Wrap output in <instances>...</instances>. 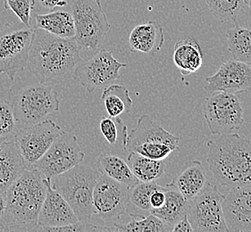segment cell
I'll return each mask as SVG.
<instances>
[{
	"label": "cell",
	"instance_id": "cell-1",
	"mask_svg": "<svg viewBox=\"0 0 251 232\" xmlns=\"http://www.w3.org/2000/svg\"><path fill=\"white\" fill-rule=\"evenodd\" d=\"M81 56L75 39H63L33 29L26 68L44 84H58L74 73Z\"/></svg>",
	"mask_w": 251,
	"mask_h": 232
},
{
	"label": "cell",
	"instance_id": "cell-2",
	"mask_svg": "<svg viewBox=\"0 0 251 232\" xmlns=\"http://www.w3.org/2000/svg\"><path fill=\"white\" fill-rule=\"evenodd\" d=\"M46 194V177L36 168L26 169L5 191L3 232H38V218Z\"/></svg>",
	"mask_w": 251,
	"mask_h": 232
},
{
	"label": "cell",
	"instance_id": "cell-3",
	"mask_svg": "<svg viewBox=\"0 0 251 232\" xmlns=\"http://www.w3.org/2000/svg\"><path fill=\"white\" fill-rule=\"evenodd\" d=\"M206 162L217 182L229 188L251 185V141L237 133L216 135L207 143Z\"/></svg>",
	"mask_w": 251,
	"mask_h": 232
},
{
	"label": "cell",
	"instance_id": "cell-4",
	"mask_svg": "<svg viewBox=\"0 0 251 232\" xmlns=\"http://www.w3.org/2000/svg\"><path fill=\"white\" fill-rule=\"evenodd\" d=\"M72 15L75 22V41L82 61L101 50L110 30L101 0H74Z\"/></svg>",
	"mask_w": 251,
	"mask_h": 232
},
{
	"label": "cell",
	"instance_id": "cell-5",
	"mask_svg": "<svg viewBox=\"0 0 251 232\" xmlns=\"http://www.w3.org/2000/svg\"><path fill=\"white\" fill-rule=\"evenodd\" d=\"M99 175V171L78 164L51 180L53 188L70 205L80 222H89L94 215L93 191Z\"/></svg>",
	"mask_w": 251,
	"mask_h": 232
},
{
	"label": "cell",
	"instance_id": "cell-6",
	"mask_svg": "<svg viewBox=\"0 0 251 232\" xmlns=\"http://www.w3.org/2000/svg\"><path fill=\"white\" fill-rule=\"evenodd\" d=\"M179 143V137L156 123L151 116L143 115L127 136L126 151L136 152L155 160H165L173 152L180 150Z\"/></svg>",
	"mask_w": 251,
	"mask_h": 232
},
{
	"label": "cell",
	"instance_id": "cell-7",
	"mask_svg": "<svg viewBox=\"0 0 251 232\" xmlns=\"http://www.w3.org/2000/svg\"><path fill=\"white\" fill-rule=\"evenodd\" d=\"M18 128L44 121L60 108V100L52 87L44 83L23 88L11 100Z\"/></svg>",
	"mask_w": 251,
	"mask_h": 232
},
{
	"label": "cell",
	"instance_id": "cell-8",
	"mask_svg": "<svg viewBox=\"0 0 251 232\" xmlns=\"http://www.w3.org/2000/svg\"><path fill=\"white\" fill-rule=\"evenodd\" d=\"M203 107L206 124L214 135L236 133L244 122V108L236 95L213 92Z\"/></svg>",
	"mask_w": 251,
	"mask_h": 232
},
{
	"label": "cell",
	"instance_id": "cell-9",
	"mask_svg": "<svg viewBox=\"0 0 251 232\" xmlns=\"http://www.w3.org/2000/svg\"><path fill=\"white\" fill-rule=\"evenodd\" d=\"M127 66L114 57L110 51L101 49L87 60L81 61L74 71V78L88 92L104 90L120 77V70Z\"/></svg>",
	"mask_w": 251,
	"mask_h": 232
},
{
	"label": "cell",
	"instance_id": "cell-10",
	"mask_svg": "<svg viewBox=\"0 0 251 232\" xmlns=\"http://www.w3.org/2000/svg\"><path fill=\"white\" fill-rule=\"evenodd\" d=\"M33 29L25 25L6 26L0 30V71L10 81L27 66Z\"/></svg>",
	"mask_w": 251,
	"mask_h": 232
},
{
	"label": "cell",
	"instance_id": "cell-11",
	"mask_svg": "<svg viewBox=\"0 0 251 232\" xmlns=\"http://www.w3.org/2000/svg\"><path fill=\"white\" fill-rule=\"evenodd\" d=\"M225 196L216 185L210 184L205 191L189 201L187 215L193 232H229L222 207Z\"/></svg>",
	"mask_w": 251,
	"mask_h": 232
},
{
	"label": "cell",
	"instance_id": "cell-12",
	"mask_svg": "<svg viewBox=\"0 0 251 232\" xmlns=\"http://www.w3.org/2000/svg\"><path fill=\"white\" fill-rule=\"evenodd\" d=\"M84 158L85 154L80 149L76 136L64 131L32 168L38 169L46 178L52 180L80 164Z\"/></svg>",
	"mask_w": 251,
	"mask_h": 232
},
{
	"label": "cell",
	"instance_id": "cell-13",
	"mask_svg": "<svg viewBox=\"0 0 251 232\" xmlns=\"http://www.w3.org/2000/svg\"><path fill=\"white\" fill-rule=\"evenodd\" d=\"M64 132L55 121L46 119L35 124L19 128L15 142L28 169L45 155L55 139Z\"/></svg>",
	"mask_w": 251,
	"mask_h": 232
},
{
	"label": "cell",
	"instance_id": "cell-14",
	"mask_svg": "<svg viewBox=\"0 0 251 232\" xmlns=\"http://www.w3.org/2000/svg\"><path fill=\"white\" fill-rule=\"evenodd\" d=\"M130 187L100 172L93 191L94 215L114 224L126 212Z\"/></svg>",
	"mask_w": 251,
	"mask_h": 232
},
{
	"label": "cell",
	"instance_id": "cell-15",
	"mask_svg": "<svg viewBox=\"0 0 251 232\" xmlns=\"http://www.w3.org/2000/svg\"><path fill=\"white\" fill-rule=\"evenodd\" d=\"M204 89L208 94L223 91L237 95L251 91V65L240 61H226L216 73L206 77Z\"/></svg>",
	"mask_w": 251,
	"mask_h": 232
},
{
	"label": "cell",
	"instance_id": "cell-16",
	"mask_svg": "<svg viewBox=\"0 0 251 232\" xmlns=\"http://www.w3.org/2000/svg\"><path fill=\"white\" fill-rule=\"evenodd\" d=\"M222 207L229 232H251V185L230 188Z\"/></svg>",
	"mask_w": 251,
	"mask_h": 232
},
{
	"label": "cell",
	"instance_id": "cell-17",
	"mask_svg": "<svg viewBox=\"0 0 251 232\" xmlns=\"http://www.w3.org/2000/svg\"><path fill=\"white\" fill-rule=\"evenodd\" d=\"M47 194L38 218V232H50L53 228L63 227L80 222L66 199L51 185V179L46 178Z\"/></svg>",
	"mask_w": 251,
	"mask_h": 232
},
{
	"label": "cell",
	"instance_id": "cell-18",
	"mask_svg": "<svg viewBox=\"0 0 251 232\" xmlns=\"http://www.w3.org/2000/svg\"><path fill=\"white\" fill-rule=\"evenodd\" d=\"M169 184L181 192L188 201H191L205 191L211 183L203 163L199 160H191L186 162Z\"/></svg>",
	"mask_w": 251,
	"mask_h": 232
},
{
	"label": "cell",
	"instance_id": "cell-19",
	"mask_svg": "<svg viewBox=\"0 0 251 232\" xmlns=\"http://www.w3.org/2000/svg\"><path fill=\"white\" fill-rule=\"evenodd\" d=\"M164 43L165 34L163 27L154 21L135 26L128 40L130 50L142 54L156 53L162 48Z\"/></svg>",
	"mask_w": 251,
	"mask_h": 232
},
{
	"label": "cell",
	"instance_id": "cell-20",
	"mask_svg": "<svg viewBox=\"0 0 251 232\" xmlns=\"http://www.w3.org/2000/svg\"><path fill=\"white\" fill-rule=\"evenodd\" d=\"M28 169L15 144V139L5 143L0 149V190L7 188Z\"/></svg>",
	"mask_w": 251,
	"mask_h": 232
},
{
	"label": "cell",
	"instance_id": "cell-21",
	"mask_svg": "<svg viewBox=\"0 0 251 232\" xmlns=\"http://www.w3.org/2000/svg\"><path fill=\"white\" fill-rule=\"evenodd\" d=\"M173 60L182 77L196 72L203 64L201 46L192 37H182L176 41Z\"/></svg>",
	"mask_w": 251,
	"mask_h": 232
},
{
	"label": "cell",
	"instance_id": "cell-22",
	"mask_svg": "<svg viewBox=\"0 0 251 232\" xmlns=\"http://www.w3.org/2000/svg\"><path fill=\"white\" fill-rule=\"evenodd\" d=\"M189 201L177 188L168 184L166 187L165 204L156 209L151 210V214L159 218L161 221L173 228L176 222L188 213Z\"/></svg>",
	"mask_w": 251,
	"mask_h": 232
},
{
	"label": "cell",
	"instance_id": "cell-23",
	"mask_svg": "<svg viewBox=\"0 0 251 232\" xmlns=\"http://www.w3.org/2000/svg\"><path fill=\"white\" fill-rule=\"evenodd\" d=\"M34 18V29L46 30L63 39H75V28L72 13L64 10L53 11L35 15Z\"/></svg>",
	"mask_w": 251,
	"mask_h": 232
},
{
	"label": "cell",
	"instance_id": "cell-24",
	"mask_svg": "<svg viewBox=\"0 0 251 232\" xmlns=\"http://www.w3.org/2000/svg\"><path fill=\"white\" fill-rule=\"evenodd\" d=\"M156 182L136 183L130 187L126 212L132 219H141L150 215L152 207L151 205V195L161 188Z\"/></svg>",
	"mask_w": 251,
	"mask_h": 232
},
{
	"label": "cell",
	"instance_id": "cell-25",
	"mask_svg": "<svg viewBox=\"0 0 251 232\" xmlns=\"http://www.w3.org/2000/svg\"><path fill=\"white\" fill-rule=\"evenodd\" d=\"M97 164L100 173L127 187H133L139 182L127 161L117 156L101 154L98 157Z\"/></svg>",
	"mask_w": 251,
	"mask_h": 232
},
{
	"label": "cell",
	"instance_id": "cell-26",
	"mask_svg": "<svg viewBox=\"0 0 251 232\" xmlns=\"http://www.w3.org/2000/svg\"><path fill=\"white\" fill-rule=\"evenodd\" d=\"M127 162L139 182H156L167 170L164 160L151 159L136 152H129Z\"/></svg>",
	"mask_w": 251,
	"mask_h": 232
},
{
	"label": "cell",
	"instance_id": "cell-27",
	"mask_svg": "<svg viewBox=\"0 0 251 232\" xmlns=\"http://www.w3.org/2000/svg\"><path fill=\"white\" fill-rule=\"evenodd\" d=\"M101 98L104 101L108 116L116 118L131 111L133 101L127 88L120 84H112L102 92Z\"/></svg>",
	"mask_w": 251,
	"mask_h": 232
},
{
	"label": "cell",
	"instance_id": "cell-28",
	"mask_svg": "<svg viewBox=\"0 0 251 232\" xmlns=\"http://www.w3.org/2000/svg\"><path fill=\"white\" fill-rule=\"evenodd\" d=\"M226 38L233 60L251 65V29L236 25L228 30Z\"/></svg>",
	"mask_w": 251,
	"mask_h": 232
},
{
	"label": "cell",
	"instance_id": "cell-29",
	"mask_svg": "<svg viewBox=\"0 0 251 232\" xmlns=\"http://www.w3.org/2000/svg\"><path fill=\"white\" fill-rule=\"evenodd\" d=\"M114 232H169L172 228L153 214L141 219H132L126 224L116 222L113 224Z\"/></svg>",
	"mask_w": 251,
	"mask_h": 232
},
{
	"label": "cell",
	"instance_id": "cell-30",
	"mask_svg": "<svg viewBox=\"0 0 251 232\" xmlns=\"http://www.w3.org/2000/svg\"><path fill=\"white\" fill-rule=\"evenodd\" d=\"M101 134L111 146L121 144L126 150V139L128 136L127 126L119 117L102 116L100 121Z\"/></svg>",
	"mask_w": 251,
	"mask_h": 232
},
{
	"label": "cell",
	"instance_id": "cell-31",
	"mask_svg": "<svg viewBox=\"0 0 251 232\" xmlns=\"http://www.w3.org/2000/svg\"><path fill=\"white\" fill-rule=\"evenodd\" d=\"M212 15L216 19L226 22H236L245 0H206Z\"/></svg>",
	"mask_w": 251,
	"mask_h": 232
},
{
	"label": "cell",
	"instance_id": "cell-32",
	"mask_svg": "<svg viewBox=\"0 0 251 232\" xmlns=\"http://www.w3.org/2000/svg\"><path fill=\"white\" fill-rule=\"evenodd\" d=\"M18 129L10 102L0 98V137L15 139Z\"/></svg>",
	"mask_w": 251,
	"mask_h": 232
},
{
	"label": "cell",
	"instance_id": "cell-33",
	"mask_svg": "<svg viewBox=\"0 0 251 232\" xmlns=\"http://www.w3.org/2000/svg\"><path fill=\"white\" fill-rule=\"evenodd\" d=\"M5 9L14 12L23 24L30 27L31 12L35 0H4Z\"/></svg>",
	"mask_w": 251,
	"mask_h": 232
},
{
	"label": "cell",
	"instance_id": "cell-34",
	"mask_svg": "<svg viewBox=\"0 0 251 232\" xmlns=\"http://www.w3.org/2000/svg\"><path fill=\"white\" fill-rule=\"evenodd\" d=\"M166 201V187H161L154 192L151 197V205L152 209L160 208Z\"/></svg>",
	"mask_w": 251,
	"mask_h": 232
},
{
	"label": "cell",
	"instance_id": "cell-35",
	"mask_svg": "<svg viewBox=\"0 0 251 232\" xmlns=\"http://www.w3.org/2000/svg\"><path fill=\"white\" fill-rule=\"evenodd\" d=\"M173 232H192L193 228L191 226V222L189 221L188 215L181 218L179 222H176L175 226L172 228Z\"/></svg>",
	"mask_w": 251,
	"mask_h": 232
},
{
	"label": "cell",
	"instance_id": "cell-36",
	"mask_svg": "<svg viewBox=\"0 0 251 232\" xmlns=\"http://www.w3.org/2000/svg\"><path fill=\"white\" fill-rule=\"evenodd\" d=\"M5 210V192L0 190V232H3L2 221Z\"/></svg>",
	"mask_w": 251,
	"mask_h": 232
},
{
	"label": "cell",
	"instance_id": "cell-37",
	"mask_svg": "<svg viewBox=\"0 0 251 232\" xmlns=\"http://www.w3.org/2000/svg\"><path fill=\"white\" fill-rule=\"evenodd\" d=\"M40 2L42 6H44L48 9H53L55 6L65 5V4H62V0H40Z\"/></svg>",
	"mask_w": 251,
	"mask_h": 232
},
{
	"label": "cell",
	"instance_id": "cell-38",
	"mask_svg": "<svg viewBox=\"0 0 251 232\" xmlns=\"http://www.w3.org/2000/svg\"><path fill=\"white\" fill-rule=\"evenodd\" d=\"M12 139H9V138H1V137H0V149L4 146L5 143L10 141Z\"/></svg>",
	"mask_w": 251,
	"mask_h": 232
},
{
	"label": "cell",
	"instance_id": "cell-39",
	"mask_svg": "<svg viewBox=\"0 0 251 232\" xmlns=\"http://www.w3.org/2000/svg\"><path fill=\"white\" fill-rule=\"evenodd\" d=\"M245 5H248L251 10V0H245Z\"/></svg>",
	"mask_w": 251,
	"mask_h": 232
},
{
	"label": "cell",
	"instance_id": "cell-40",
	"mask_svg": "<svg viewBox=\"0 0 251 232\" xmlns=\"http://www.w3.org/2000/svg\"><path fill=\"white\" fill-rule=\"evenodd\" d=\"M0 73H2V72H1V71H0Z\"/></svg>",
	"mask_w": 251,
	"mask_h": 232
}]
</instances>
